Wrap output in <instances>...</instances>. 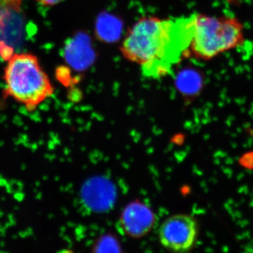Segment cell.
I'll use <instances>...</instances> for the list:
<instances>
[{
    "instance_id": "8992f818",
    "label": "cell",
    "mask_w": 253,
    "mask_h": 253,
    "mask_svg": "<svg viewBox=\"0 0 253 253\" xmlns=\"http://www.w3.org/2000/svg\"><path fill=\"white\" fill-rule=\"evenodd\" d=\"M95 251L97 252H118L120 245L118 240L111 235L104 236L95 245Z\"/></svg>"
},
{
    "instance_id": "7a4b0ae2",
    "label": "cell",
    "mask_w": 253,
    "mask_h": 253,
    "mask_svg": "<svg viewBox=\"0 0 253 253\" xmlns=\"http://www.w3.org/2000/svg\"><path fill=\"white\" fill-rule=\"evenodd\" d=\"M3 80L4 96L30 112L36 111L54 94L49 76L37 56L31 53L11 55L5 66Z\"/></svg>"
},
{
    "instance_id": "52a82bcc",
    "label": "cell",
    "mask_w": 253,
    "mask_h": 253,
    "mask_svg": "<svg viewBox=\"0 0 253 253\" xmlns=\"http://www.w3.org/2000/svg\"><path fill=\"white\" fill-rule=\"evenodd\" d=\"M22 0H0V6L6 9H18L21 6Z\"/></svg>"
},
{
    "instance_id": "6da1fadb",
    "label": "cell",
    "mask_w": 253,
    "mask_h": 253,
    "mask_svg": "<svg viewBox=\"0 0 253 253\" xmlns=\"http://www.w3.org/2000/svg\"><path fill=\"white\" fill-rule=\"evenodd\" d=\"M194 19L195 14L166 19L141 18L126 34L121 52L141 66L144 77H164L189 52Z\"/></svg>"
},
{
    "instance_id": "3957f363",
    "label": "cell",
    "mask_w": 253,
    "mask_h": 253,
    "mask_svg": "<svg viewBox=\"0 0 253 253\" xmlns=\"http://www.w3.org/2000/svg\"><path fill=\"white\" fill-rule=\"evenodd\" d=\"M246 42L244 24L231 16L195 14L189 51L198 59L211 60Z\"/></svg>"
},
{
    "instance_id": "ba28073f",
    "label": "cell",
    "mask_w": 253,
    "mask_h": 253,
    "mask_svg": "<svg viewBox=\"0 0 253 253\" xmlns=\"http://www.w3.org/2000/svg\"><path fill=\"white\" fill-rule=\"evenodd\" d=\"M35 1L43 6H52L59 4L61 0H35Z\"/></svg>"
},
{
    "instance_id": "277c9868",
    "label": "cell",
    "mask_w": 253,
    "mask_h": 253,
    "mask_svg": "<svg viewBox=\"0 0 253 253\" xmlns=\"http://www.w3.org/2000/svg\"><path fill=\"white\" fill-rule=\"evenodd\" d=\"M199 236V226L192 216L178 214L167 218L159 228L158 237L165 249L184 253L194 247Z\"/></svg>"
},
{
    "instance_id": "5b68a950",
    "label": "cell",
    "mask_w": 253,
    "mask_h": 253,
    "mask_svg": "<svg viewBox=\"0 0 253 253\" xmlns=\"http://www.w3.org/2000/svg\"><path fill=\"white\" fill-rule=\"evenodd\" d=\"M156 220L153 211L140 202L128 205L121 217V225L125 233L133 238L146 235L154 227Z\"/></svg>"
}]
</instances>
